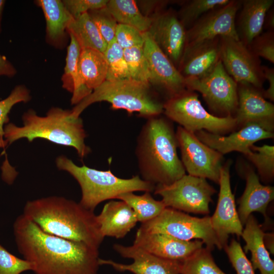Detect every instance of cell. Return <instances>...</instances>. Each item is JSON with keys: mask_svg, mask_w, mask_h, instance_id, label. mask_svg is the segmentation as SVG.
Segmentation results:
<instances>
[{"mask_svg": "<svg viewBox=\"0 0 274 274\" xmlns=\"http://www.w3.org/2000/svg\"><path fill=\"white\" fill-rule=\"evenodd\" d=\"M67 47L65 65L61 78L62 87L73 93L71 103L77 105L92 92L86 86L81 77L78 62L81 48L71 34Z\"/></svg>", "mask_w": 274, "mask_h": 274, "instance_id": "cell-27", "label": "cell"}, {"mask_svg": "<svg viewBox=\"0 0 274 274\" xmlns=\"http://www.w3.org/2000/svg\"><path fill=\"white\" fill-rule=\"evenodd\" d=\"M117 199L128 204L133 210L138 222L144 223L158 216L166 208L162 200L153 198L149 192L138 195L132 192L122 193Z\"/></svg>", "mask_w": 274, "mask_h": 274, "instance_id": "cell-31", "label": "cell"}, {"mask_svg": "<svg viewBox=\"0 0 274 274\" xmlns=\"http://www.w3.org/2000/svg\"><path fill=\"white\" fill-rule=\"evenodd\" d=\"M84 83L93 91L106 80L108 65L103 53L92 49H81L78 62Z\"/></svg>", "mask_w": 274, "mask_h": 274, "instance_id": "cell-28", "label": "cell"}, {"mask_svg": "<svg viewBox=\"0 0 274 274\" xmlns=\"http://www.w3.org/2000/svg\"><path fill=\"white\" fill-rule=\"evenodd\" d=\"M263 241L265 246L270 253L273 255V233H268L264 234Z\"/></svg>", "mask_w": 274, "mask_h": 274, "instance_id": "cell-48", "label": "cell"}, {"mask_svg": "<svg viewBox=\"0 0 274 274\" xmlns=\"http://www.w3.org/2000/svg\"><path fill=\"white\" fill-rule=\"evenodd\" d=\"M263 76L265 80H267L269 83L268 88L262 93L264 97L274 100V68L263 66Z\"/></svg>", "mask_w": 274, "mask_h": 274, "instance_id": "cell-45", "label": "cell"}, {"mask_svg": "<svg viewBox=\"0 0 274 274\" xmlns=\"http://www.w3.org/2000/svg\"><path fill=\"white\" fill-rule=\"evenodd\" d=\"M35 3L42 9L45 16L47 43L55 48H63L66 44L67 28L74 18L62 1L38 0Z\"/></svg>", "mask_w": 274, "mask_h": 274, "instance_id": "cell-25", "label": "cell"}, {"mask_svg": "<svg viewBox=\"0 0 274 274\" xmlns=\"http://www.w3.org/2000/svg\"><path fill=\"white\" fill-rule=\"evenodd\" d=\"M237 94L236 126L255 124L272 132L274 106L265 99L261 90L248 84L237 83Z\"/></svg>", "mask_w": 274, "mask_h": 274, "instance_id": "cell-18", "label": "cell"}, {"mask_svg": "<svg viewBox=\"0 0 274 274\" xmlns=\"http://www.w3.org/2000/svg\"><path fill=\"white\" fill-rule=\"evenodd\" d=\"M273 0L242 1L235 26L239 40L249 46L263 29L265 17Z\"/></svg>", "mask_w": 274, "mask_h": 274, "instance_id": "cell-24", "label": "cell"}, {"mask_svg": "<svg viewBox=\"0 0 274 274\" xmlns=\"http://www.w3.org/2000/svg\"><path fill=\"white\" fill-rule=\"evenodd\" d=\"M23 214L48 234L94 248L98 249L104 238L93 211L63 197L28 201Z\"/></svg>", "mask_w": 274, "mask_h": 274, "instance_id": "cell-2", "label": "cell"}, {"mask_svg": "<svg viewBox=\"0 0 274 274\" xmlns=\"http://www.w3.org/2000/svg\"><path fill=\"white\" fill-rule=\"evenodd\" d=\"M220 58L227 73L237 83L251 85L261 90L265 81L261 61L240 40L219 37Z\"/></svg>", "mask_w": 274, "mask_h": 274, "instance_id": "cell-11", "label": "cell"}, {"mask_svg": "<svg viewBox=\"0 0 274 274\" xmlns=\"http://www.w3.org/2000/svg\"><path fill=\"white\" fill-rule=\"evenodd\" d=\"M219 38L185 46L178 70L186 79L201 78L220 61Z\"/></svg>", "mask_w": 274, "mask_h": 274, "instance_id": "cell-21", "label": "cell"}, {"mask_svg": "<svg viewBox=\"0 0 274 274\" xmlns=\"http://www.w3.org/2000/svg\"><path fill=\"white\" fill-rule=\"evenodd\" d=\"M181 274H226L216 265L211 251L202 247L182 262Z\"/></svg>", "mask_w": 274, "mask_h": 274, "instance_id": "cell-33", "label": "cell"}, {"mask_svg": "<svg viewBox=\"0 0 274 274\" xmlns=\"http://www.w3.org/2000/svg\"><path fill=\"white\" fill-rule=\"evenodd\" d=\"M241 4L242 1L231 0L227 5L203 15L186 30V46L220 37L239 40L236 29L235 19Z\"/></svg>", "mask_w": 274, "mask_h": 274, "instance_id": "cell-13", "label": "cell"}, {"mask_svg": "<svg viewBox=\"0 0 274 274\" xmlns=\"http://www.w3.org/2000/svg\"><path fill=\"white\" fill-rule=\"evenodd\" d=\"M224 249L236 274H255L250 261L236 240L232 239Z\"/></svg>", "mask_w": 274, "mask_h": 274, "instance_id": "cell-39", "label": "cell"}, {"mask_svg": "<svg viewBox=\"0 0 274 274\" xmlns=\"http://www.w3.org/2000/svg\"><path fill=\"white\" fill-rule=\"evenodd\" d=\"M203 242L186 241L170 235L138 230L133 245L156 256L182 262L202 247Z\"/></svg>", "mask_w": 274, "mask_h": 274, "instance_id": "cell-19", "label": "cell"}, {"mask_svg": "<svg viewBox=\"0 0 274 274\" xmlns=\"http://www.w3.org/2000/svg\"><path fill=\"white\" fill-rule=\"evenodd\" d=\"M96 220L104 237L117 239L125 237L138 222L131 208L121 200L106 203L100 214L96 215Z\"/></svg>", "mask_w": 274, "mask_h": 274, "instance_id": "cell-22", "label": "cell"}, {"mask_svg": "<svg viewBox=\"0 0 274 274\" xmlns=\"http://www.w3.org/2000/svg\"><path fill=\"white\" fill-rule=\"evenodd\" d=\"M150 85L128 79L117 81L106 80L94 89L71 110L74 118L90 105L107 101L113 109H123L129 114L138 113L141 117L149 118L163 112V104L157 99Z\"/></svg>", "mask_w": 274, "mask_h": 274, "instance_id": "cell-6", "label": "cell"}, {"mask_svg": "<svg viewBox=\"0 0 274 274\" xmlns=\"http://www.w3.org/2000/svg\"><path fill=\"white\" fill-rule=\"evenodd\" d=\"M151 18L147 32L178 68L186 44V29L172 10L162 11Z\"/></svg>", "mask_w": 274, "mask_h": 274, "instance_id": "cell-16", "label": "cell"}, {"mask_svg": "<svg viewBox=\"0 0 274 274\" xmlns=\"http://www.w3.org/2000/svg\"><path fill=\"white\" fill-rule=\"evenodd\" d=\"M151 233H163L181 240L199 239L212 251L222 247L213 229L210 216L198 218L171 208L166 207L156 217L142 223L138 229Z\"/></svg>", "mask_w": 274, "mask_h": 274, "instance_id": "cell-8", "label": "cell"}, {"mask_svg": "<svg viewBox=\"0 0 274 274\" xmlns=\"http://www.w3.org/2000/svg\"><path fill=\"white\" fill-rule=\"evenodd\" d=\"M115 38L123 49L143 46L144 43V32L134 27L125 24H118Z\"/></svg>", "mask_w": 274, "mask_h": 274, "instance_id": "cell-41", "label": "cell"}, {"mask_svg": "<svg viewBox=\"0 0 274 274\" xmlns=\"http://www.w3.org/2000/svg\"><path fill=\"white\" fill-rule=\"evenodd\" d=\"M242 236L246 242L245 253H251V263L254 270L259 269L261 274H274V262L266 248L263 237L265 233L255 217L250 215L245 224Z\"/></svg>", "mask_w": 274, "mask_h": 274, "instance_id": "cell-26", "label": "cell"}, {"mask_svg": "<svg viewBox=\"0 0 274 274\" xmlns=\"http://www.w3.org/2000/svg\"><path fill=\"white\" fill-rule=\"evenodd\" d=\"M65 8L74 18L106 6L108 0H63Z\"/></svg>", "mask_w": 274, "mask_h": 274, "instance_id": "cell-43", "label": "cell"}, {"mask_svg": "<svg viewBox=\"0 0 274 274\" xmlns=\"http://www.w3.org/2000/svg\"><path fill=\"white\" fill-rule=\"evenodd\" d=\"M163 112L169 119L194 133L205 130L221 135L236 126L235 117H218L209 113L202 106L198 94L187 89L168 98L163 104Z\"/></svg>", "mask_w": 274, "mask_h": 274, "instance_id": "cell-7", "label": "cell"}, {"mask_svg": "<svg viewBox=\"0 0 274 274\" xmlns=\"http://www.w3.org/2000/svg\"><path fill=\"white\" fill-rule=\"evenodd\" d=\"M16 73V70L7 58L0 54V77H12Z\"/></svg>", "mask_w": 274, "mask_h": 274, "instance_id": "cell-46", "label": "cell"}, {"mask_svg": "<svg viewBox=\"0 0 274 274\" xmlns=\"http://www.w3.org/2000/svg\"><path fill=\"white\" fill-rule=\"evenodd\" d=\"M67 32L75 38L81 49H92L104 53L107 48L108 44L88 13L73 18Z\"/></svg>", "mask_w": 274, "mask_h": 274, "instance_id": "cell-29", "label": "cell"}, {"mask_svg": "<svg viewBox=\"0 0 274 274\" xmlns=\"http://www.w3.org/2000/svg\"><path fill=\"white\" fill-rule=\"evenodd\" d=\"M246 179V188L238 200L237 213L242 225H245L249 216L254 212L261 213L265 221H268L266 210L273 200V187L262 185L258 176L251 168L247 170Z\"/></svg>", "mask_w": 274, "mask_h": 274, "instance_id": "cell-23", "label": "cell"}, {"mask_svg": "<svg viewBox=\"0 0 274 274\" xmlns=\"http://www.w3.org/2000/svg\"><path fill=\"white\" fill-rule=\"evenodd\" d=\"M144 37L143 47L148 65L150 85L164 91L168 98L186 90L185 79L178 68L147 31L144 32Z\"/></svg>", "mask_w": 274, "mask_h": 274, "instance_id": "cell-15", "label": "cell"}, {"mask_svg": "<svg viewBox=\"0 0 274 274\" xmlns=\"http://www.w3.org/2000/svg\"><path fill=\"white\" fill-rule=\"evenodd\" d=\"M229 167L230 163L227 162L221 168L218 203L213 215L210 217L213 229L223 249L227 245L229 234H235L239 237L244 229L231 189Z\"/></svg>", "mask_w": 274, "mask_h": 274, "instance_id": "cell-14", "label": "cell"}, {"mask_svg": "<svg viewBox=\"0 0 274 274\" xmlns=\"http://www.w3.org/2000/svg\"><path fill=\"white\" fill-rule=\"evenodd\" d=\"M195 133L201 142L222 155L237 151L245 155L256 142L273 137V132L255 124L246 125L227 136H221L203 130Z\"/></svg>", "mask_w": 274, "mask_h": 274, "instance_id": "cell-20", "label": "cell"}, {"mask_svg": "<svg viewBox=\"0 0 274 274\" xmlns=\"http://www.w3.org/2000/svg\"><path fill=\"white\" fill-rule=\"evenodd\" d=\"M5 3V1L0 0V32L1 30L2 16V13H3V9L4 7Z\"/></svg>", "mask_w": 274, "mask_h": 274, "instance_id": "cell-49", "label": "cell"}, {"mask_svg": "<svg viewBox=\"0 0 274 274\" xmlns=\"http://www.w3.org/2000/svg\"><path fill=\"white\" fill-rule=\"evenodd\" d=\"M88 13L108 44L115 40L118 23L106 6L90 11Z\"/></svg>", "mask_w": 274, "mask_h": 274, "instance_id": "cell-37", "label": "cell"}, {"mask_svg": "<svg viewBox=\"0 0 274 274\" xmlns=\"http://www.w3.org/2000/svg\"><path fill=\"white\" fill-rule=\"evenodd\" d=\"M176 133L160 115L147 119L138 136L135 155L142 179L154 185H169L184 175Z\"/></svg>", "mask_w": 274, "mask_h": 274, "instance_id": "cell-3", "label": "cell"}, {"mask_svg": "<svg viewBox=\"0 0 274 274\" xmlns=\"http://www.w3.org/2000/svg\"><path fill=\"white\" fill-rule=\"evenodd\" d=\"M113 249L122 257L132 259L133 262L125 264L99 258L100 265H110L118 271H128L134 274L181 273V261L156 256L133 245L124 246L116 244Z\"/></svg>", "mask_w": 274, "mask_h": 274, "instance_id": "cell-17", "label": "cell"}, {"mask_svg": "<svg viewBox=\"0 0 274 274\" xmlns=\"http://www.w3.org/2000/svg\"><path fill=\"white\" fill-rule=\"evenodd\" d=\"M138 2L142 8V13L145 16L152 17L163 11V8L168 3L166 1H141Z\"/></svg>", "mask_w": 274, "mask_h": 274, "instance_id": "cell-44", "label": "cell"}, {"mask_svg": "<svg viewBox=\"0 0 274 274\" xmlns=\"http://www.w3.org/2000/svg\"><path fill=\"white\" fill-rule=\"evenodd\" d=\"M216 192L206 179L186 174L169 185H157L154 189L166 207L206 215L210 213L209 203Z\"/></svg>", "mask_w": 274, "mask_h": 274, "instance_id": "cell-9", "label": "cell"}, {"mask_svg": "<svg viewBox=\"0 0 274 274\" xmlns=\"http://www.w3.org/2000/svg\"><path fill=\"white\" fill-rule=\"evenodd\" d=\"M263 28L267 31H273L274 28V11L270 9L265 17Z\"/></svg>", "mask_w": 274, "mask_h": 274, "instance_id": "cell-47", "label": "cell"}, {"mask_svg": "<svg viewBox=\"0 0 274 274\" xmlns=\"http://www.w3.org/2000/svg\"><path fill=\"white\" fill-rule=\"evenodd\" d=\"M106 7L118 24L134 27L143 32L150 27L152 18L144 15L135 1L109 0Z\"/></svg>", "mask_w": 274, "mask_h": 274, "instance_id": "cell-30", "label": "cell"}, {"mask_svg": "<svg viewBox=\"0 0 274 274\" xmlns=\"http://www.w3.org/2000/svg\"><path fill=\"white\" fill-rule=\"evenodd\" d=\"M143 46L123 49L124 56L130 79L149 84V72Z\"/></svg>", "mask_w": 274, "mask_h": 274, "instance_id": "cell-36", "label": "cell"}, {"mask_svg": "<svg viewBox=\"0 0 274 274\" xmlns=\"http://www.w3.org/2000/svg\"><path fill=\"white\" fill-rule=\"evenodd\" d=\"M71 113V111L52 108L46 116L41 117L29 110L22 117L23 126L18 127L12 123L6 125L4 136L9 144L21 138H26L29 142L36 138L44 139L74 147L79 157L83 158L91 150L84 142L86 133L82 119L73 117Z\"/></svg>", "mask_w": 274, "mask_h": 274, "instance_id": "cell-4", "label": "cell"}, {"mask_svg": "<svg viewBox=\"0 0 274 274\" xmlns=\"http://www.w3.org/2000/svg\"><path fill=\"white\" fill-rule=\"evenodd\" d=\"M250 149L245 156L255 165L262 179L271 180L274 175L273 146L253 145Z\"/></svg>", "mask_w": 274, "mask_h": 274, "instance_id": "cell-35", "label": "cell"}, {"mask_svg": "<svg viewBox=\"0 0 274 274\" xmlns=\"http://www.w3.org/2000/svg\"><path fill=\"white\" fill-rule=\"evenodd\" d=\"M231 0H189L182 3L178 17L186 30L203 15L228 4Z\"/></svg>", "mask_w": 274, "mask_h": 274, "instance_id": "cell-32", "label": "cell"}, {"mask_svg": "<svg viewBox=\"0 0 274 274\" xmlns=\"http://www.w3.org/2000/svg\"><path fill=\"white\" fill-rule=\"evenodd\" d=\"M176 135L181 161L188 175L219 183L223 155L201 142L194 133L180 126Z\"/></svg>", "mask_w": 274, "mask_h": 274, "instance_id": "cell-12", "label": "cell"}, {"mask_svg": "<svg viewBox=\"0 0 274 274\" xmlns=\"http://www.w3.org/2000/svg\"><path fill=\"white\" fill-rule=\"evenodd\" d=\"M30 99L29 90L24 85H20L16 86L6 98L0 101V135L4 136L3 126L8 121V114L13 106Z\"/></svg>", "mask_w": 274, "mask_h": 274, "instance_id": "cell-38", "label": "cell"}, {"mask_svg": "<svg viewBox=\"0 0 274 274\" xmlns=\"http://www.w3.org/2000/svg\"><path fill=\"white\" fill-rule=\"evenodd\" d=\"M13 232L19 252L35 274H98V249L48 234L23 214Z\"/></svg>", "mask_w": 274, "mask_h": 274, "instance_id": "cell-1", "label": "cell"}, {"mask_svg": "<svg viewBox=\"0 0 274 274\" xmlns=\"http://www.w3.org/2000/svg\"><path fill=\"white\" fill-rule=\"evenodd\" d=\"M59 169L69 173L78 182L82 191L80 204L94 211L104 201L117 198L119 195L129 192H151L155 185L141 179L139 175L129 179L116 176L110 170H99L83 165L79 166L64 156L56 159Z\"/></svg>", "mask_w": 274, "mask_h": 274, "instance_id": "cell-5", "label": "cell"}, {"mask_svg": "<svg viewBox=\"0 0 274 274\" xmlns=\"http://www.w3.org/2000/svg\"><path fill=\"white\" fill-rule=\"evenodd\" d=\"M32 270L29 261L16 257L0 245V274H21Z\"/></svg>", "mask_w": 274, "mask_h": 274, "instance_id": "cell-40", "label": "cell"}, {"mask_svg": "<svg viewBox=\"0 0 274 274\" xmlns=\"http://www.w3.org/2000/svg\"><path fill=\"white\" fill-rule=\"evenodd\" d=\"M185 81L186 89L199 92L212 111L223 117L232 116L236 112L237 83L227 73L221 60L206 76Z\"/></svg>", "mask_w": 274, "mask_h": 274, "instance_id": "cell-10", "label": "cell"}, {"mask_svg": "<svg viewBox=\"0 0 274 274\" xmlns=\"http://www.w3.org/2000/svg\"><path fill=\"white\" fill-rule=\"evenodd\" d=\"M8 144V142L3 139V136L0 135V147L5 148Z\"/></svg>", "mask_w": 274, "mask_h": 274, "instance_id": "cell-50", "label": "cell"}, {"mask_svg": "<svg viewBox=\"0 0 274 274\" xmlns=\"http://www.w3.org/2000/svg\"><path fill=\"white\" fill-rule=\"evenodd\" d=\"M104 54L108 65L106 80L117 81L130 79L124 56L123 49L115 40L108 44Z\"/></svg>", "mask_w": 274, "mask_h": 274, "instance_id": "cell-34", "label": "cell"}, {"mask_svg": "<svg viewBox=\"0 0 274 274\" xmlns=\"http://www.w3.org/2000/svg\"><path fill=\"white\" fill-rule=\"evenodd\" d=\"M248 46L258 57H262L272 63H274L273 31L261 33Z\"/></svg>", "mask_w": 274, "mask_h": 274, "instance_id": "cell-42", "label": "cell"}]
</instances>
